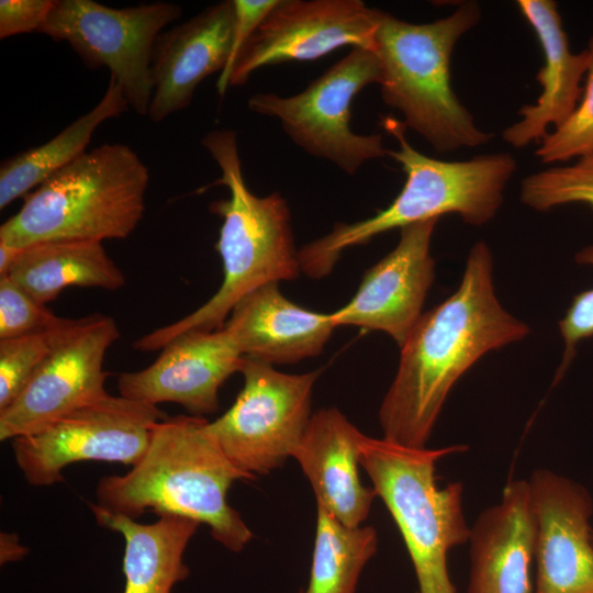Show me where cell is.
Returning <instances> with one entry per match:
<instances>
[{
  "label": "cell",
  "instance_id": "cell-22",
  "mask_svg": "<svg viewBox=\"0 0 593 593\" xmlns=\"http://www.w3.org/2000/svg\"><path fill=\"white\" fill-rule=\"evenodd\" d=\"M99 526L122 534L125 540L123 593H171L190 570L183 552L200 523L180 515L163 514L153 524L90 505Z\"/></svg>",
  "mask_w": 593,
  "mask_h": 593
},
{
  "label": "cell",
  "instance_id": "cell-7",
  "mask_svg": "<svg viewBox=\"0 0 593 593\" xmlns=\"http://www.w3.org/2000/svg\"><path fill=\"white\" fill-rule=\"evenodd\" d=\"M466 446L407 448L366 435L359 462L382 499L407 548L419 593H456L448 571V552L469 541L462 507L463 486L439 488L436 463Z\"/></svg>",
  "mask_w": 593,
  "mask_h": 593
},
{
  "label": "cell",
  "instance_id": "cell-1",
  "mask_svg": "<svg viewBox=\"0 0 593 593\" xmlns=\"http://www.w3.org/2000/svg\"><path fill=\"white\" fill-rule=\"evenodd\" d=\"M529 326L500 303L486 243L471 248L457 290L424 313L401 347L379 422L385 440L425 448L452 387L489 351L524 339Z\"/></svg>",
  "mask_w": 593,
  "mask_h": 593
},
{
  "label": "cell",
  "instance_id": "cell-2",
  "mask_svg": "<svg viewBox=\"0 0 593 593\" xmlns=\"http://www.w3.org/2000/svg\"><path fill=\"white\" fill-rule=\"evenodd\" d=\"M209 423L194 415L165 417L127 473L99 481L97 505L133 519L148 511L192 518L231 551L243 550L253 533L227 503V492L234 481L254 477L227 458Z\"/></svg>",
  "mask_w": 593,
  "mask_h": 593
},
{
  "label": "cell",
  "instance_id": "cell-35",
  "mask_svg": "<svg viewBox=\"0 0 593 593\" xmlns=\"http://www.w3.org/2000/svg\"><path fill=\"white\" fill-rule=\"evenodd\" d=\"M592 541H593V533H592Z\"/></svg>",
  "mask_w": 593,
  "mask_h": 593
},
{
  "label": "cell",
  "instance_id": "cell-14",
  "mask_svg": "<svg viewBox=\"0 0 593 593\" xmlns=\"http://www.w3.org/2000/svg\"><path fill=\"white\" fill-rule=\"evenodd\" d=\"M438 219L406 225L393 250L368 269L358 291L332 312L335 325L388 334L401 348L423 315L435 277L430 243Z\"/></svg>",
  "mask_w": 593,
  "mask_h": 593
},
{
  "label": "cell",
  "instance_id": "cell-12",
  "mask_svg": "<svg viewBox=\"0 0 593 593\" xmlns=\"http://www.w3.org/2000/svg\"><path fill=\"white\" fill-rule=\"evenodd\" d=\"M119 337L111 316L70 318L16 399L0 411V439L33 434L105 396L103 361Z\"/></svg>",
  "mask_w": 593,
  "mask_h": 593
},
{
  "label": "cell",
  "instance_id": "cell-24",
  "mask_svg": "<svg viewBox=\"0 0 593 593\" xmlns=\"http://www.w3.org/2000/svg\"><path fill=\"white\" fill-rule=\"evenodd\" d=\"M128 105L121 87L110 77L100 101L80 115L48 142L19 153L2 161L0 167V209L37 188L52 175L81 155L96 130L105 121L116 118Z\"/></svg>",
  "mask_w": 593,
  "mask_h": 593
},
{
  "label": "cell",
  "instance_id": "cell-16",
  "mask_svg": "<svg viewBox=\"0 0 593 593\" xmlns=\"http://www.w3.org/2000/svg\"><path fill=\"white\" fill-rule=\"evenodd\" d=\"M231 334L224 328L189 331L163 347L147 368L118 378L120 395L157 405L171 402L194 416L219 409V389L244 362Z\"/></svg>",
  "mask_w": 593,
  "mask_h": 593
},
{
  "label": "cell",
  "instance_id": "cell-8",
  "mask_svg": "<svg viewBox=\"0 0 593 593\" xmlns=\"http://www.w3.org/2000/svg\"><path fill=\"white\" fill-rule=\"evenodd\" d=\"M381 80L374 52L354 47L303 91L289 97L259 92L247 104L255 113L278 119L303 150L353 175L363 163L388 155L380 134H357L350 126L355 97L369 85L380 86Z\"/></svg>",
  "mask_w": 593,
  "mask_h": 593
},
{
  "label": "cell",
  "instance_id": "cell-5",
  "mask_svg": "<svg viewBox=\"0 0 593 593\" xmlns=\"http://www.w3.org/2000/svg\"><path fill=\"white\" fill-rule=\"evenodd\" d=\"M481 15L475 1H465L448 16L428 23L378 13L372 51L381 66L382 100L438 153L478 147L493 137L477 125L450 80L454 48Z\"/></svg>",
  "mask_w": 593,
  "mask_h": 593
},
{
  "label": "cell",
  "instance_id": "cell-29",
  "mask_svg": "<svg viewBox=\"0 0 593 593\" xmlns=\"http://www.w3.org/2000/svg\"><path fill=\"white\" fill-rule=\"evenodd\" d=\"M65 321L9 276L0 277V339L49 331Z\"/></svg>",
  "mask_w": 593,
  "mask_h": 593
},
{
  "label": "cell",
  "instance_id": "cell-6",
  "mask_svg": "<svg viewBox=\"0 0 593 593\" xmlns=\"http://www.w3.org/2000/svg\"><path fill=\"white\" fill-rule=\"evenodd\" d=\"M149 171L124 144L86 152L24 197L0 226L16 248L54 240L100 242L130 236L145 212Z\"/></svg>",
  "mask_w": 593,
  "mask_h": 593
},
{
  "label": "cell",
  "instance_id": "cell-21",
  "mask_svg": "<svg viewBox=\"0 0 593 593\" xmlns=\"http://www.w3.org/2000/svg\"><path fill=\"white\" fill-rule=\"evenodd\" d=\"M223 327L244 357L272 365L320 355L337 326L332 313L291 302L272 282L243 298Z\"/></svg>",
  "mask_w": 593,
  "mask_h": 593
},
{
  "label": "cell",
  "instance_id": "cell-3",
  "mask_svg": "<svg viewBox=\"0 0 593 593\" xmlns=\"http://www.w3.org/2000/svg\"><path fill=\"white\" fill-rule=\"evenodd\" d=\"M201 144L221 169L222 175L213 184L225 186L230 191L228 199L210 205L223 220L215 245L223 264V281L199 309L136 339L133 344L136 350L163 349L189 331L222 328L247 294L268 283L295 279L301 272L287 201L277 191L258 197L248 189L236 133L214 130L202 137Z\"/></svg>",
  "mask_w": 593,
  "mask_h": 593
},
{
  "label": "cell",
  "instance_id": "cell-27",
  "mask_svg": "<svg viewBox=\"0 0 593 593\" xmlns=\"http://www.w3.org/2000/svg\"><path fill=\"white\" fill-rule=\"evenodd\" d=\"M590 64L581 99L571 115L541 141L535 155L544 164L593 156V36L586 47Z\"/></svg>",
  "mask_w": 593,
  "mask_h": 593
},
{
  "label": "cell",
  "instance_id": "cell-26",
  "mask_svg": "<svg viewBox=\"0 0 593 593\" xmlns=\"http://www.w3.org/2000/svg\"><path fill=\"white\" fill-rule=\"evenodd\" d=\"M521 201L539 212L570 203L593 209V156L527 176L521 184Z\"/></svg>",
  "mask_w": 593,
  "mask_h": 593
},
{
  "label": "cell",
  "instance_id": "cell-17",
  "mask_svg": "<svg viewBox=\"0 0 593 593\" xmlns=\"http://www.w3.org/2000/svg\"><path fill=\"white\" fill-rule=\"evenodd\" d=\"M233 24V0H225L158 36L152 59L154 89L148 110L153 122L188 108L200 82L224 70L231 57Z\"/></svg>",
  "mask_w": 593,
  "mask_h": 593
},
{
  "label": "cell",
  "instance_id": "cell-25",
  "mask_svg": "<svg viewBox=\"0 0 593 593\" xmlns=\"http://www.w3.org/2000/svg\"><path fill=\"white\" fill-rule=\"evenodd\" d=\"M377 548L373 527L345 526L317 505L310 581L302 593H355L362 568Z\"/></svg>",
  "mask_w": 593,
  "mask_h": 593
},
{
  "label": "cell",
  "instance_id": "cell-9",
  "mask_svg": "<svg viewBox=\"0 0 593 593\" xmlns=\"http://www.w3.org/2000/svg\"><path fill=\"white\" fill-rule=\"evenodd\" d=\"M181 12L178 3L166 1L114 9L93 0H54L38 33L68 43L88 67L108 68L128 108L143 116L154 89L155 43Z\"/></svg>",
  "mask_w": 593,
  "mask_h": 593
},
{
  "label": "cell",
  "instance_id": "cell-20",
  "mask_svg": "<svg viewBox=\"0 0 593 593\" xmlns=\"http://www.w3.org/2000/svg\"><path fill=\"white\" fill-rule=\"evenodd\" d=\"M363 434L336 407L312 414L293 454L314 491L316 503L348 527L360 526L369 515L373 488L359 475Z\"/></svg>",
  "mask_w": 593,
  "mask_h": 593
},
{
  "label": "cell",
  "instance_id": "cell-15",
  "mask_svg": "<svg viewBox=\"0 0 593 593\" xmlns=\"http://www.w3.org/2000/svg\"><path fill=\"white\" fill-rule=\"evenodd\" d=\"M536 518L533 593H593V501L580 483L546 469L528 480Z\"/></svg>",
  "mask_w": 593,
  "mask_h": 593
},
{
  "label": "cell",
  "instance_id": "cell-11",
  "mask_svg": "<svg viewBox=\"0 0 593 593\" xmlns=\"http://www.w3.org/2000/svg\"><path fill=\"white\" fill-rule=\"evenodd\" d=\"M165 417L157 405L108 393L33 434L12 439V450L30 484L51 485L63 481V469L77 461L135 466Z\"/></svg>",
  "mask_w": 593,
  "mask_h": 593
},
{
  "label": "cell",
  "instance_id": "cell-10",
  "mask_svg": "<svg viewBox=\"0 0 593 593\" xmlns=\"http://www.w3.org/2000/svg\"><path fill=\"white\" fill-rule=\"evenodd\" d=\"M244 385L233 405L209 428L227 458L244 472L267 474L293 457L311 419L320 371L283 373L244 358Z\"/></svg>",
  "mask_w": 593,
  "mask_h": 593
},
{
  "label": "cell",
  "instance_id": "cell-13",
  "mask_svg": "<svg viewBox=\"0 0 593 593\" xmlns=\"http://www.w3.org/2000/svg\"><path fill=\"white\" fill-rule=\"evenodd\" d=\"M379 10L361 0H279L240 49L230 86L265 66L321 58L340 47L372 51Z\"/></svg>",
  "mask_w": 593,
  "mask_h": 593
},
{
  "label": "cell",
  "instance_id": "cell-19",
  "mask_svg": "<svg viewBox=\"0 0 593 593\" xmlns=\"http://www.w3.org/2000/svg\"><path fill=\"white\" fill-rule=\"evenodd\" d=\"M521 13L527 20L540 44L544 64L536 75L541 93L536 103L518 111L521 120L507 126L503 139L514 148L540 142L560 126L577 108L583 88L581 81L590 64L588 49L572 53L567 33L552 0H518Z\"/></svg>",
  "mask_w": 593,
  "mask_h": 593
},
{
  "label": "cell",
  "instance_id": "cell-30",
  "mask_svg": "<svg viewBox=\"0 0 593 593\" xmlns=\"http://www.w3.org/2000/svg\"><path fill=\"white\" fill-rule=\"evenodd\" d=\"M575 261L593 266V245L578 251ZM559 331L563 338L564 350L556 381L562 377L574 358L578 344L593 336V288L573 296L564 316L559 321Z\"/></svg>",
  "mask_w": 593,
  "mask_h": 593
},
{
  "label": "cell",
  "instance_id": "cell-32",
  "mask_svg": "<svg viewBox=\"0 0 593 593\" xmlns=\"http://www.w3.org/2000/svg\"><path fill=\"white\" fill-rule=\"evenodd\" d=\"M54 0H1L0 38L38 32Z\"/></svg>",
  "mask_w": 593,
  "mask_h": 593
},
{
  "label": "cell",
  "instance_id": "cell-18",
  "mask_svg": "<svg viewBox=\"0 0 593 593\" xmlns=\"http://www.w3.org/2000/svg\"><path fill=\"white\" fill-rule=\"evenodd\" d=\"M468 593H533L536 518L528 481L511 480L470 528Z\"/></svg>",
  "mask_w": 593,
  "mask_h": 593
},
{
  "label": "cell",
  "instance_id": "cell-28",
  "mask_svg": "<svg viewBox=\"0 0 593 593\" xmlns=\"http://www.w3.org/2000/svg\"><path fill=\"white\" fill-rule=\"evenodd\" d=\"M69 320L49 331L0 339V411L16 399Z\"/></svg>",
  "mask_w": 593,
  "mask_h": 593
},
{
  "label": "cell",
  "instance_id": "cell-4",
  "mask_svg": "<svg viewBox=\"0 0 593 593\" xmlns=\"http://www.w3.org/2000/svg\"><path fill=\"white\" fill-rule=\"evenodd\" d=\"M399 149H388L406 176L392 203L376 215L355 223H338L333 230L299 250L301 271L313 279L328 275L342 253L368 243L393 228L457 214L472 226L490 222L503 203L504 190L517 163L508 153L448 161L416 150L406 139V126L395 118L382 119Z\"/></svg>",
  "mask_w": 593,
  "mask_h": 593
},
{
  "label": "cell",
  "instance_id": "cell-31",
  "mask_svg": "<svg viewBox=\"0 0 593 593\" xmlns=\"http://www.w3.org/2000/svg\"><path fill=\"white\" fill-rule=\"evenodd\" d=\"M278 2L279 0H233L232 51L228 64L216 82L219 94L224 96L230 86L231 72L240 49Z\"/></svg>",
  "mask_w": 593,
  "mask_h": 593
},
{
  "label": "cell",
  "instance_id": "cell-33",
  "mask_svg": "<svg viewBox=\"0 0 593 593\" xmlns=\"http://www.w3.org/2000/svg\"><path fill=\"white\" fill-rule=\"evenodd\" d=\"M29 552V549L20 542L16 534L1 533L0 534V563L7 564L16 562L23 559Z\"/></svg>",
  "mask_w": 593,
  "mask_h": 593
},
{
  "label": "cell",
  "instance_id": "cell-23",
  "mask_svg": "<svg viewBox=\"0 0 593 593\" xmlns=\"http://www.w3.org/2000/svg\"><path fill=\"white\" fill-rule=\"evenodd\" d=\"M43 304L69 287L118 290L125 276L100 242L54 240L22 248L8 275Z\"/></svg>",
  "mask_w": 593,
  "mask_h": 593
},
{
  "label": "cell",
  "instance_id": "cell-34",
  "mask_svg": "<svg viewBox=\"0 0 593 593\" xmlns=\"http://www.w3.org/2000/svg\"><path fill=\"white\" fill-rule=\"evenodd\" d=\"M22 248L9 246L0 243V277L8 276L15 261L18 260Z\"/></svg>",
  "mask_w": 593,
  "mask_h": 593
}]
</instances>
